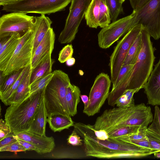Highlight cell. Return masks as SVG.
<instances>
[{
	"label": "cell",
	"mask_w": 160,
	"mask_h": 160,
	"mask_svg": "<svg viewBox=\"0 0 160 160\" xmlns=\"http://www.w3.org/2000/svg\"><path fill=\"white\" fill-rule=\"evenodd\" d=\"M74 129L82 138L86 156L100 158H138L156 153L118 138L98 139L90 124L76 122Z\"/></svg>",
	"instance_id": "cell-1"
},
{
	"label": "cell",
	"mask_w": 160,
	"mask_h": 160,
	"mask_svg": "<svg viewBox=\"0 0 160 160\" xmlns=\"http://www.w3.org/2000/svg\"><path fill=\"white\" fill-rule=\"evenodd\" d=\"M142 45L141 51L128 76L116 88L110 92L108 105L114 106L118 99L127 89L144 88L153 70L155 59L154 48L150 36L143 27L141 31Z\"/></svg>",
	"instance_id": "cell-2"
},
{
	"label": "cell",
	"mask_w": 160,
	"mask_h": 160,
	"mask_svg": "<svg viewBox=\"0 0 160 160\" xmlns=\"http://www.w3.org/2000/svg\"><path fill=\"white\" fill-rule=\"evenodd\" d=\"M153 114L150 106L144 103L105 110L91 125L95 130L106 131L122 126H138L148 128L152 122Z\"/></svg>",
	"instance_id": "cell-3"
},
{
	"label": "cell",
	"mask_w": 160,
	"mask_h": 160,
	"mask_svg": "<svg viewBox=\"0 0 160 160\" xmlns=\"http://www.w3.org/2000/svg\"><path fill=\"white\" fill-rule=\"evenodd\" d=\"M45 88L19 102L11 104L6 109L4 120L12 132L18 133L29 131Z\"/></svg>",
	"instance_id": "cell-4"
},
{
	"label": "cell",
	"mask_w": 160,
	"mask_h": 160,
	"mask_svg": "<svg viewBox=\"0 0 160 160\" xmlns=\"http://www.w3.org/2000/svg\"><path fill=\"white\" fill-rule=\"evenodd\" d=\"M53 72L44 93L48 116L60 114L70 116L66 100L67 88L71 83L70 78L68 75L61 70H56Z\"/></svg>",
	"instance_id": "cell-5"
},
{
	"label": "cell",
	"mask_w": 160,
	"mask_h": 160,
	"mask_svg": "<svg viewBox=\"0 0 160 160\" xmlns=\"http://www.w3.org/2000/svg\"><path fill=\"white\" fill-rule=\"evenodd\" d=\"M71 0H16L2 6L7 12L50 14L64 10Z\"/></svg>",
	"instance_id": "cell-6"
},
{
	"label": "cell",
	"mask_w": 160,
	"mask_h": 160,
	"mask_svg": "<svg viewBox=\"0 0 160 160\" xmlns=\"http://www.w3.org/2000/svg\"><path fill=\"white\" fill-rule=\"evenodd\" d=\"M130 28L142 25L151 37L155 40L160 38V0H149L136 11H134Z\"/></svg>",
	"instance_id": "cell-7"
},
{
	"label": "cell",
	"mask_w": 160,
	"mask_h": 160,
	"mask_svg": "<svg viewBox=\"0 0 160 160\" xmlns=\"http://www.w3.org/2000/svg\"><path fill=\"white\" fill-rule=\"evenodd\" d=\"M34 38V32L31 28L21 37L19 43L4 69L3 71H0L3 76H7L31 64Z\"/></svg>",
	"instance_id": "cell-8"
},
{
	"label": "cell",
	"mask_w": 160,
	"mask_h": 160,
	"mask_svg": "<svg viewBox=\"0 0 160 160\" xmlns=\"http://www.w3.org/2000/svg\"><path fill=\"white\" fill-rule=\"evenodd\" d=\"M142 28L141 24L136 25L124 35L115 46L110 57L109 64L112 83L117 79L131 47Z\"/></svg>",
	"instance_id": "cell-9"
},
{
	"label": "cell",
	"mask_w": 160,
	"mask_h": 160,
	"mask_svg": "<svg viewBox=\"0 0 160 160\" xmlns=\"http://www.w3.org/2000/svg\"><path fill=\"white\" fill-rule=\"evenodd\" d=\"M92 0H71L64 28L58 38L61 44L69 43L75 39L79 26Z\"/></svg>",
	"instance_id": "cell-10"
},
{
	"label": "cell",
	"mask_w": 160,
	"mask_h": 160,
	"mask_svg": "<svg viewBox=\"0 0 160 160\" xmlns=\"http://www.w3.org/2000/svg\"><path fill=\"white\" fill-rule=\"evenodd\" d=\"M111 81L107 74L102 72L95 79L89 94V102L83 112L88 116L99 112L109 93Z\"/></svg>",
	"instance_id": "cell-11"
},
{
	"label": "cell",
	"mask_w": 160,
	"mask_h": 160,
	"mask_svg": "<svg viewBox=\"0 0 160 160\" xmlns=\"http://www.w3.org/2000/svg\"><path fill=\"white\" fill-rule=\"evenodd\" d=\"M35 17L20 12H11L0 18V38L19 33L22 36L31 29Z\"/></svg>",
	"instance_id": "cell-12"
},
{
	"label": "cell",
	"mask_w": 160,
	"mask_h": 160,
	"mask_svg": "<svg viewBox=\"0 0 160 160\" xmlns=\"http://www.w3.org/2000/svg\"><path fill=\"white\" fill-rule=\"evenodd\" d=\"M134 15V12L133 11L130 15L102 28L98 35L99 46L102 49L108 48L127 33L131 29L130 24Z\"/></svg>",
	"instance_id": "cell-13"
},
{
	"label": "cell",
	"mask_w": 160,
	"mask_h": 160,
	"mask_svg": "<svg viewBox=\"0 0 160 160\" xmlns=\"http://www.w3.org/2000/svg\"><path fill=\"white\" fill-rule=\"evenodd\" d=\"M87 25L90 28H103L111 22L105 0H92L85 15Z\"/></svg>",
	"instance_id": "cell-14"
},
{
	"label": "cell",
	"mask_w": 160,
	"mask_h": 160,
	"mask_svg": "<svg viewBox=\"0 0 160 160\" xmlns=\"http://www.w3.org/2000/svg\"><path fill=\"white\" fill-rule=\"evenodd\" d=\"M18 138L28 142L36 147V152L39 154L50 153L55 147L52 137L41 136L28 131L14 133Z\"/></svg>",
	"instance_id": "cell-15"
},
{
	"label": "cell",
	"mask_w": 160,
	"mask_h": 160,
	"mask_svg": "<svg viewBox=\"0 0 160 160\" xmlns=\"http://www.w3.org/2000/svg\"><path fill=\"white\" fill-rule=\"evenodd\" d=\"M55 39V34L53 28H51L34 52L31 64L32 69L35 68L48 57L51 55Z\"/></svg>",
	"instance_id": "cell-16"
},
{
	"label": "cell",
	"mask_w": 160,
	"mask_h": 160,
	"mask_svg": "<svg viewBox=\"0 0 160 160\" xmlns=\"http://www.w3.org/2000/svg\"><path fill=\"white\" fill-rule=\"evenodd\" d=\"M148 104L160 105V58L144 88Z\"/></svg>",
	"instance_id": "cell-17"
},
{
	"label": "cell",
	"mask_w": 160,
	"mask_h": 160,
	"mask_svg": "<svg viewBox=\"0 0 160 160\" xmlns=\"http://www.w3.org/2000/svg\"><path fill=\"white\" fill-rule=\"evenodd\" d=\"M48 117L44 95L28 131L41 136L45 135Z\"/></svg>",
	"instance_id": "cell-18"
},
{
	"label": "cell",
	"mask_w": 160,
	"mask_h": 160,
	"mask_svg": "<svg viewBox=\"0 0 160 160\" xmlns=\"http://www.w3.org/2000/svg\"><path fill=\"white\" fill-rule=\"evenodd\" d=\"M52 21L45 15L35 17L31 29L34 32V38L33 42V55L36 48L41 42L47 32L51 28Z\"/></svg>",
	"instance_id": "cell-19"
},
{
	"label": "cell",
	"mask_w": 160,
	"mask_h": 160,
	"mask_svg": "<svg viewBox=\"0 0 160 160\" xmlns=\"http://www.w3.org/2000/svg\"><path fill=\"white\" fill-rule=\"evenodd\" d=\"M18 33H13L7 42L0 49V71H3L12 56L21 38Z\"/></svg>",
	"instance_id": "cell-20"
},
{
	"label": "cell",
	"mask_w": 160,
	"mask_h": 160,
	"mask_svg": "<svg viewBox=\"0 0 160 160\" xmlns=\"http://www.w3.org/2000/svg\"><path fill=\"white\" fill-rule=\"evenodd\" d=\"M32 70L30 65L16 90L8 100L6 106L19 102L30 95V81Z\"/></svg>",
	"instance_id": "cell-21"
},
{
	"label": "cell",
	"mask_w": 160,
	"mask_h": 160,
	"mask_svg": "<svg viewBox=\"0 0 160 160\" xmlns=\"http://www.w3.org/2000/svg\"><path fill=\"white\" fill-rule=\"evenodd\" d=\"M47 122L49 128L54 132H60L73 126L74 122L71 117L60 114H52L48 116Z\"/></svg>",
	"instance_id": "cell-22"
},
{
	"label": "cell",
	"mask_w": 160,
	"mask_h": 160,
	"mask_svg": "<svg viewBox=\"0 0 160 160\" xmlns=\"http://www.w3.org/2000/svg\"><path fill=\"white\" fill-rule=\"evenodd\" d=\"M81 91L77 86L71 83L67 88L66 100L69 115L74 116L77 113V106L80 101Z\"/></svg>",
	"instance_id": "cell-23"
},
{
	"label": "cell",
	"mask_w": 160,
	"mask_h": 160,
	"mask_svg": "<svg viewBox=\"0 0 160 160\" xmlns=\"http://www.w3.org/2000/svg\"><path fill=\"white\" fill-rule=\"evenodd\" d=\"M54 61L49 56L34 69L32 70L30 78V85L38 79L52 72Z\"/></svg>",
	"instance_id": "cell-24"
},
{
	"label": "cell",
	"mask_w": 160,
	"mask_h": 160,
	"mask_svg": "<svg viewBox=\"0 0 160 160\" xmlns=\"http://www.w3.org/2000/svg\"><path fill=\"white\" fill-rule=\"evenodd\" d=\"M144 128L138 126H122L111 128L105 131L109 138H118L134 133Z\"/></svg>",
	"instance_id": "cell-25"
},
{
	"label": "cell",
	"mask_w": 160,
	"mask_h": 160,
	"mask_svg": "<svg viewBox=\"0 0 160 160\" xmlns=\"http://www.w3.org/2000/svg\"><path fill=\"white\" fill-rule=\"evenodd\" d=\"M142 45L141 32L131 47L122 66L134 64L141 51Z\"/></svg>",
	"instance_id": "cell-26"
},
{
	"label": "cell",
	"mask_w": 160,
	"mask_h": 160,
	"mask_svg": "<svg viewBox=\"0 0 160 160\" xmlns=\"http://www.w3.org/2000/svg\"><path fill=\"white\" fill-rule=\"evenodd\" d=\"M139 91L137 89L125 90L117 100L116 105L118 107L131 106L135 104L133 98L134 94Z\"/></svg>",
	"instance_id": "cell-27"
},
{
	"label": "cell",
	"mask_w": 160,
	"mask_h": 160,
	"mask_svg": "<svg viewBox=\"0 0 160 160\" xmlns=\"http://www.w3.org/2000/svg\"><path fill=\"white\" fill-rule=\"evenodd\" d=\"M105 1L109 10L111 22L115 21L119 14L123 12L122 3L119 0H105Z\"/></svg>",
	"instance_id": "cell-28"
},
{
	"label": "cell",
	"mask_w": 160,
	"mask_h": 160,
	"mask_svg": "<svg viewBox=\"0 0 160 160\" xmlns=\"http://www.w3.org/2000/svg\"><path fill=\"white\" fill-rule=\"evenodd\" d=\"M30 65L23 69L22 72L19 77L12 87L5 93L0 96L1 100L5 105H7L8 100L12 97L16 90L18 86L23 78L25 75L28 70Z\"/></svg>",
	"instance_id": "cell-29"
},
{
	"label": "cell",
	"mask_w": 160,
	"mask_h": 160,
	"mask_svg": "<svg viewBox=\"0 0 160 160\" xmlns=\"http://www.w3.org/2000/svg\"><path fill=\"white\" fill-rule=\"evenodd\" d=\"M53 73L50 74L38 79L30 85V95L44 88L51 79Z\"/></svg>",
	"instance_id": "cell-30"
},
{
	"label": "cell",
	"mask_w": 160,
	"mask_h": 160,
	"mask_svg": "<svg viewBox=\"0 0 160 160\" xmlns=\"http://www.w3.org/2000/svg\"><path fill=\"white\" fill-rule=\"evenodd\" d=\"M47 157L56 159H77L83 157L74 151L68 150H62L54 152Z\"/></svg>",
	"instance_id": "cell-31"
},
{
	"label": "cell",
	"mask_w": 160,
	"mask_h": 160,
	"mask_svg": "<svg viewBox=\"0 0 160 160\" xmlns=\"http://www.w3.org/2000/svg\"><path fill=\"white\" fill-rule=\"evenodd\" d=\"M23 69L14 71L7 76L4 83L0 88V96L5 93L12 87L19 77Z\"/></svg>",
	"instance_id": "cell-32"
},
{
	"label": "cell",
	"mask_w": 160,
	"mask_h": 160,
	"mask_svg": "<svg viewBox=\"0 0 160 160\" xmlns=\"http://www.w3.org/2000/svg\"><path fill=\"white\" fill-rule=\"evenodd\" d=\"M146 134L152 150L157 152H160V136L148 128Z\"/></svg>",
	"instance_id": "cell-33"
},
{
	"label": "cell",
	"mask_w": 160,
	"mask_h": 160,
	"mask_svg": "<svg viewBox=\"0 0 160 160\" xmlns=\"http://www.w3.org/2000/svg\"><path fill=\"white\" fill-rule=\"evenodd\" d=\"M134 65H127L122 66L117 79L112 83V90L118 87L128 76Z\"/></svg>",
	"instance_id": "cell-34"
},
{
	"label": "cell",
	"mask_w": 160,
	"mask_h": 160,
	"mask_svg": "<svg viewBox=\"0 0 160 160\" xmlns=\"http://www.w3.org/2000/svg\"><path fill=\"white\" fill-rule=\"evenodd\" d=\"M154 115L151 125L148 128L160 136V110L157 105L154 108Z\"/></svg>",
	"instance_id": "cell-35"
},
{
	"label": "cell",
	"mask_w": 160,
	"mask_h": 160,
	"mask_svg": "<svg viewBox=\"0 0 160 160\" xmlns=\"http://www.w3.org/2000/svg\"><path fill=\"white\" fill-rule=\"evenodd\" d=\"M73 52V49L71 44L65 46L60 51L59 53L58 60L61 63H63L72 57Z\"/></svg>",
	"instance_id": "cell-36"
},
{
	"label": "cell",
	"mask_w": 160,
	"mask_h": 160,
	"mask_svg": "<svg viewBox=\"0 0 160 160\" xmlns=\"http://www.w3.org/2000/svg\"><path fill=\"white\" fill-rule=\"evenodd\" d=\"M147 128L141 129L139 131L127 136L118 138L125 141L129 140L140 139L146 137V131Z\"/></svg>",
	"instance_id": "cell-37"
},
{
	"label": "cell",
	"mask_w": 160,
	"mask_h": 160,
	"mask_svg": "<svg viewBox=\"0 0 160 160\" xmlns=\"http://www.w3.org/2000/svg\"><path fill=\"white\" fill-rule=\"evenodd\" d=\"M26 151L25 149L18 141L8 145L0 148V152L9 151L16 152Z\"/></svg>",
	"instance_id": "cell-38"
},
{
	"label": "cell",
	"mask_w": 160,
	"mask_h": 160,
	"mask_svg": "<svg viewBox=\"0 0 160 160\" xmlns=\"http://www.w3.org/2000/svg\"><path fill=\"white\" fill-rule=\"evenodd\" d=\"M67 141L68 144L73 146H81L83 144V140L74 129L69 136Z\"/></svg>",
	"instance_id": "cell-39"
},
{
	"label": "cell",
	"mask_w": 160,
	"mask_h": 160,
	"mask_svg": "<svg viewBox=\"0 0 160 160\" xmlns=\"http://www.w3.org/2000/svg\"><path fill=\"white\" fill-rule=\"evenodd\" d=\"M12 132L11 128L5 120H0V140L5 138Z\"/></svg>",
	"instance_id": "cell-40"
},
{
	"label": "cell",
	"mask_w": 160,
	"mask_h": 160,
	"mask_svg": "<svg viewBox=\"0 0 160 160\" xmlns=\"http://www.w3.org/2000/svg\"><path fill=\"white\" fill-rule=\"evenodd\" d=\"M126 142L135 144L150 150L153 151L149 144L147 137L140 139L129 140L126 141Z\"/></svg>",
	"instance_id": "cell-41"
},
{
	"label": "cell",
	"mask_w": 160,
	"mask_h": 160,
	"mask_svg": "<svg viewBox=\"0 0 160 160\" xmlns=\"http://www.w3.org/2000/svg\"><path fill=\"white\" fill-rule=\"evenodd\" d=\"M18 139L15 133L12 131L9 135L0 140V148L16 142L18 141Z\"/></svg>",
	"instance_id": "cell-42"
},
{
	"label": "cell",
	"mask_w": 160,
	"mask_h": 160,
	"mask_svg": "<svg viewBox=\"0 0 160 160\" xmlns=\"http://www.w3.org/2000/svg\"><path fill=\"white\" fill-rule=\"evenodd\" d=\"M149 0H129L133 10L136 11L142 6Z\"/></svg>",
	"instance_id": "cell-43"
},
{
	"label": "cell",
	"mask_w": 160,
	"mask_h": 160,
	"mask_svg": "<svg viewBox=\"0 0 160 160\" xmlns=\"http://www.w3.org/2000/svg\"><path fill=\"white\" fill-rule=\"evenodd\" d=\"M18 141L24 147L26 151H36V147L32 143L18 138Z\"/></svg>",
	"instance_id": "cell-44"
},
{
	"label": "cell",
	"mask_w": 160,
	"mask_h": 160,
	"mask_svg": "<svg viewBox=\"0 0 160 160\" xmlns=\"http://www.w3.org/2000/svg\"><path fill=\"white\" fill-rule=\"evenodd\" d=\"M80 98L84 104V109H85L87 107L89 101V97L85 95H81Z\"/></svg>",
	"instance_id": "cell-45"
},
{
	"label": "cell",
	"mask_w": 160,
	"mask_h": 160,
	"mask_svg": "<svg viewBox=\"0 0 160 160\" xmlns=\"http://www.w3.org/2000/svg\"><path fill=\"white\" fill-rule=\"evenodd\" d=\"M11 36L0 38V49L7 42Z\"/></svg>",
	"instance_id": "cell-46"
},
{
	"label": "cell",
	"mask_w": 160,
	"mask_h": 160,
	"mask_svg": "<svg viewBox=\"0 0 160 160\" xmlns=\"http://www.w3.org/2000/svg\"><path fill=\"white\" fill-rule=\"evenodd\" d=\"M75 62V59L73 58H71L68 59L66 62V65L68 67L72 66Z\"/></svg>",
	"instance_id": "cell-47"
},
{
	"label": "cell",
	"mask_w": 160,
	"mask_h": 160,
	"mask_svg": "<svg viewBox=\"0 0 160 160\" xmlns=\"http://www.w3.org/2000/svg\"><path fill=\"white\" fill-rule=\"evenodd\" d=\"M154 155L155 157L158 158H160V152L154 153Z\"/></svg>",
	"instance_id": "cell-48"
},
{
	"label": "cell",
	"mask_w": 160,
	"mask_h": 160,
	"mask_svg": "<svg viewBox=\"0 0 160 160\" xmlns=\"http://www.w3.org/2000/svg\"><path fill=\"white\" fill-rule=\"evenodd\" d=\"M15 0H6V2L4 3L2 6L8 4L10 2H12V1H15Z\"/></svg>",
	"instance_id": "cell-49"
},
{
	"label": "cell",
	"mask_w": 160,
	"mask_h": 160,
	"mask_svg": "<svg viewBox=\"0 0 160 160\" xmlns=\"http://www.w3.org/2000/svg\"><path fill=\"white\" fill-rule=\"evenodd\" d=\"M6 0H0V5L2 6Z\"/></svg>",
	"instance_id": "cell-50"
},
{
	"label": "cell",
	"mask_w": 160,
	"mask_h": 160,
	"mask_svg": "<svg viewBox=\"0 0 160 160\" xmlns=\"http://www.w3.org/2000/svg\"><path fill=\"white\" fill-rule=\"evenodd\" d=\"M120 2H122V3L123 2H124V1L125 0H119Z\"/></svg>",
	"instance_id": "cell-51"
}]
</instances>
